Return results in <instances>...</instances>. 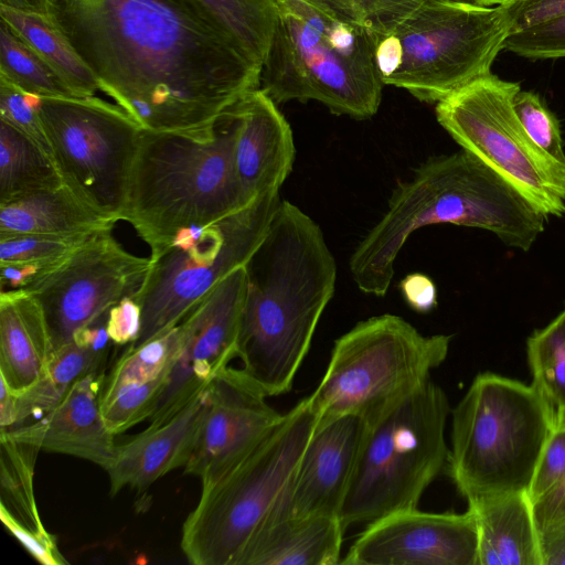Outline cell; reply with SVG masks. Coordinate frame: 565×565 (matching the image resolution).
<instances>
[{
  "instance_id": "9",
  "label": "cell",
  "mask_w": 565,
  "mask_h": 565,
  "mask_svg": "<svg viewBox=\"0 0 565 565\" xmlns=\"http://www.w3.org/2000/svg\"><path fill=\"white\" fill-rule=\"evenodd\" d=\"M451 408L430 380L372 420L340 511L344 527L418 508L448 462L446 426Z\"/></svg>"
},
{
  "instance_id": "23",
  "label": "cell",
  "mask_w": 565,
  "mask_h": 565,
  "mask_svg": "<svg viewBox=\"0 0 565 565\" xmlns=\"http://www.w3.org/2000/svg\"><path fill=\"white\" fill-rule=\"evenodd\" d=\"M478 533V565H542L540 531L527 492L468 501Z\"/></svg>"
},
{
  "instance_id": "6",
  "label": "cell",
  "mask_w": 565,
  "mask_h": 565,
  "mask_svg": "<svg viewBox=\"0 0 565 565\" xmlns=\"http://www.w3.org/2000/svg\"><path fill=\"white\" fill-rule=\"evenodd\" d=\"M555 412L531 384L477 375L451 411L449 476L467 501L529 492Z\"/></svg>"
},
{
  "instance_id": "7",
  "label": "cell",
  "mask_w": 565,
  "mask_h": 565,
  "mask_svg": "<svg viewBox=\"0 0 565 565\" xmlns=\"http://www.w3.org/2000/svg\"><path fill=\"white\" fill-rule=\"evenodd\" d=\"M318 424L305 397L214 482L183 522L180 546L193 565H236L274 513Z\"/></svg>"
},
{
  "instance_id": "5",
  "label": "cell",
  "mask_w": 565,
  "mask_h": 565,
  "mask_svg": "<svg viewBox=\"0 0 565 565\" xmlns=\"http://www.w3.org/2000/svg\"><path fill=\"white\" fill-rule=\"evenodd\" d=\"M384 83L375 34L308 0H276V22L260 88L276 103L318 102L332 114L373 117Z\"/></svg>"
},
{
  "instance_id": "38",
  "label": "cell",
  "mask_w": 565,
  "mask_h": 565,
  "mask_svg": "<svg viewBox=\"0 0 565 565\" xmlns=\"http://www.w3.org/2000/svg\"><path fill=\"white\" fill-rule=\"evenodd\" d=\"M40 102L41 96L25 92L0 75V119L26 135L52 157L39 113Z\"/></svg>"
},
{
  "instance_id": "8",
  "label": "cell",
  "mask_w": 565,
  "mask_h": 565,
  "mask_svg": "<svg viewBox=\"0 0 565 565\" xmlns=\"http://www.w3.org/2000/svg\"><path fill=\"white\" fill-rule=\"evenodd\" d=\"M511 32L501 4L425 0L391 32L375 36L384 85L437 104L491 73Z\"/></svg>"
},
{
  "instance_id": "50",
  "label": "cell",
  "mask_w": 565,
  "mask_h": 565,
  "mask_svg": "<svg viewBox=\"0 0 565 565\" xmlns=\"http://www.w3.org/2000/svg\"><path fill=\"white\" fill-rule=\"evenodd\" d=\"M455 1H463V2H472V3L481 4V3L479 2V0H455Z\"/></svg>"
},
{
  "instance_id": "14",
  "label": "cell",
  "mask_w": 565,
  "mask_h": 565,
  "mask_svg": "<svg viewBox=\"0 0 565 565\" xmlns=\"http://www.w3.org/2000/svg\"><path fill=\"white\" fill-rule=\"evenodd\" d=\"M113 227L94 232L57 267L25 289L39 302L52 353L74 341L122 298L135 296L149 269V257L129 253Z\"/></svg>"
},
{
  "instance_id": "35",
  "label": "cell",
  "mask_w": 565,
  "mask_h": 565,
  "mask_svg": "<svg viewBox=\"0 0 565 565\" xmlns=\"http://www.w3.org/2000/svg\"><path fill=\"white\" fill-rule=\"evenodd\" d=\"M93 233L25 234L1 238L0 265L32 264L51 271Z\"/></svg>"
},
{
  "instance_id": "47",
  "label": "cell",
  "mask_w": 565,
  "mask_h": 565,
  "mask_svg": "<svg viewBox=\"0 0 565 565\" xmlns=\"http://www.w3.org/2000/svg\"><path fill=\"white\" fill-rule=\"evenodd\" d=\"M0 4L22 11L55 17L57 0H0Z\"/></svg>"
},
{
  "instance_id": "44",
  "label": "cell",
  "mask_w": 565,
  "mask_h": 565,
  "mask_svg": "<svg viewBox=\"0 0 565 565\" xmlns=\"http://www.w3.org/2000/svg\"><path fill=\"white\" fill-rule=\"evenodd\" d=\"M401 289L407 303L418 312H429L437 305L436 286L426 275H408L403 279Z\"/></svg>"
},
{
  "instance_id": "2",
  "label": "cell",
  "mask_w": 565,
  "mask_h": 565,
  "mask_svg": "<svg viewBox=\"0 0 565 565\" xmlns=\"http://www.w3.org/2000/svg\"><path fill=\"white\" fill-rule=\"evenodd\" d=\"M244 267L236 358L267 397L277 396L290 391L334 294L335 259L320 226L281 200Z\"/></svg>"
},
{
  "instance_id": "31",
  "label": "cell",
  "mask_w": 565,
  "mask_h": 565,
  "mask_svg": "<svg viewBox=\"0 0 565 565\" xmlns=\"http://www.w3.org/2000/svg\"><path fill=\"white\" fill-rule=\"evenodd\" d=\"M0 75L41 97L75 96L58 74L2 20Z\"/></svg>"
},
{
  "instance_id": "41",
  "label": "cell",
  "mask_w": 565,
  "mask_h": 565,
  "mask_svg": "<svg viewBox=\"0 0 565 565\" xmlns=\"http://www.w3.org/2000/svg\"><path fill=\"white\" fill-rule=\"evenodd\" d=\"M0 519L6 529L21 543L28 553L44 565H65L67 561L58 550L55 537L47 531L36 532L22 526L2 507Z\"/></svg>"
},
{
  "instance_id": "13",
  "label": "cell",
  "mask_w": 565,
  "mask_h": 565,
  "mask_svg": "<svg viewBox=\"0 0 565 565\" xmlns=\"http://www.w3.org/2000/svg\"><path fill=\"white\" fill-rule=\"evenodd\" d=\"M39 113L63 183L88 207L122 221L142 128L99 97H41Z\"/></svg>"
},
{
  "instance_id": "4",
  "label": "cell",
  "mask_w": 565,
  "mask_h": 565,
  "mask_svg": "<svg viewBox=\"0 0 565 565\" xmlns=\"http://www.w3.org/2000/svg\"><path fill=\"white\" fill-rule=\"evenodd\" d=\"M237 128L232 104L201 129H142L122 221L150 249L184 228L213 223L245 206L234 159Z\"/></svg>"
},
{
  "instance_id": "15",
  "label": "cell",
  "mask_w": 565,
  "mask_h": 565,
  "mask_svg": "<svg viewBox=\"0 0 565 565\" xmlns=\"http://www.w3.org/2000/svg\"><path fill=\"white\" fill-rule=\"evenodd\" d=\"M245 290L243 266L217 282L178 323L179 356L149 418L151 426L185 407L236 358Z\"/></svg>"
},
{
  "instance_id": "48",
  "label": "cell",
  "mask_w": 565,
  "mask_h": 565,
  "mask_svg": "<svg viewBox=\"0 0 565 565\" xmlns=\"http://www.w3.org/2000/svg\"><path fill=\"white\" fill-rule=\"evenodd\" d=\"M508 0H479V2L482 4V6H499V4H502L504 2H507Z\"/></svg>"
},
{
  "instance_id": "28",
  "label": "cell",
  "mask_w": 565,
  "mask_h": 565,
  "mask_svg": "<svg viewBox=\"0 0 565 565\" xmlns=\"http://www.w3.org/2000/svg\"><path fill=\"white\" fill-rule=\"evenodd\" d=\"M63 184L52 157L26 135L0 119V204Z\"/></svg>"
},
{
  "instance_id": "24",
  "label": "cell",
  "mask_w": 565,
  "mask_h": 565,
  "mask_svg": "<svg viewBox=\"0 0 565 565\" xmlns=\"http://www.w3.org/2000/svg\"><path fill=\"white\" fill-rule=\"evenodd\" d=\"M52 343L42 309L26 290L0 292V375L20 395L44 374Z\"/></svg>"
},
{
  "instance_id": "40",
  "label": "cell",
  "mask_w": 565,
  "mask_h": 565,
  "mask_svg": "<svg viewBox=\"0 0 565 565\" xmlns=\"http://www.w3.org/2000/svg\"><path fill=\"white\" fill-rule=\"evenodd\" d=\"M565 479V422H555L540 457L532 479L529 497L535 502Z\"/></svg>"
},
{
  "instance_id": "18",
  "label": "cell",
  "mask_w": 565,
  "mask_h": 565,
  "mask_svg": "<svg viewBox=\"0 0 565 565\" xmlns=\"http://www.w3.org/2000/svg\"><path fill=\"white\" fill-rule=\"evenodd\" d=\"M365 430L366 420L355 414L318 423L268 521L286 516H339Z\"/></svg>"
},
{
  "instance_id": "32",
  "label": "cell",
  "mask_w": 565,
  "mask_h": 565,
  "mask_svg": "<svg viewBox=\"0 0 565 565\" xmlns=\"http://www.w3.org/2000/svg\"><path fill=\"white\" fill-rule=\"evenodd\" d=\"M532 385L555 414L565 409V332L558 317L526 341Z\"/></svg>"
},
{
  "instance_id": "27",
  "label": "cell",
  "mask_w": 565,
  "mask_h": 565,
  "mask_svg": "<svg viewBox=\"0 0 565 565\" xmlns=\"http://www.w3.org/2000/svg\"><path fill=\"white\" fill-rule=\"evenodd\" d=\"M107 354L78 339L53 352L43 376L28 391L17 395L14 424L9 429L43 417L78 380L92 372L104 371Z\"/></svg>"
},
{
  "instance_id": "33",
  "label": "cell",
  "mask_w": 565,
  "mask_h": 565,
  "mask_svg": "<svg viewBox=\"0 0 565 565\" xmlns=\"http://www.w3.org/2000/svg\"><path fill=\"white\" fill-rule=\"evenodd\" d=\"M180 351L179 326L138 345L128 347L106 376L104 391L143 383L170 374Z\"/></svg>"
},
{
  "instance_id": "46",
  "label": "cell",
  "mask_w": 565,
  "mask_h": 565,
  "mask_svg": "<svg viewBox=\"0 0 565 565\" xmlns=\"http://www.w3.org/2000/svg\"><path fill=\"white\" fill-rule=\"evenodd\" d=\"M555 422H565V409L555 414ZM539 530L565 513V479L552 491L533 502Z\"/></svg>"
},
{
  "instance_id": "16",
  "label": "cell",
  "mask_w": 565,
  "mask_h": 565,
  "mask_svg": "<svg viewBox=\"0 0 565 565\" xmlns=\"http://www.w3.org/2000/svg\"><path fill=\"white\" fill-rule=\"evenodd\" d=\"M266 399L242 369H223L207 386L184 472L198 477L203 487L244 458L282 416Z\"/></svg>"
},
{
  "instance_id": "39",
  "label": "cell",
  "mask_w": 565,
  "mask_h": 565,
  "mask_svg": "<svg viewBox=\"0 0 565 565\" xmlns=\"http://www.w3.org/2000/svg\"><path fill=\"white\" fill-rule=\"evenodd\" d=\"M503 50L532 60L565 57V14L510 33Z\"/></svg>"
},
{
  "instance_id": "26",
  "label": "cell",
  "mask_w": 565,
  "mask_h": 565,
  "mask_svg": "<svg viewBox=\"0 0 565 565\" xmlns=\"http://www.w3.org/2000/svg\"><path fill=\"white\" fill-rule=\"evenodd\" d=\"M0 20L26 42L64 81L75 96H94L98 83L55 17L0 4Z\"/></svg>"
},
{
  "instance_id": "43",
  "label": "cell",
  "mask_w": 565,
  "mask_h": 565,
  "mask_svg": "<svg viewBox=\"0 0 565 565\" xmlns=\"http://www.w3.org/2000/svg\"><path fill=\"white\" fill-rule=\"evenodd\" d=\"M141 309L132 296L122 298L107 313L106 329L116 345L132 344L139 337Z\"/></svg>"
},
{
  "instance_id": "30",
  "label": "cell",
  "mask_w": 565,
  "mask_h": 565,
  "mask_svg": "<svg viewBox=\"0 0 565 565\" xmlns=\"http://www.w3.org/2000/svg\"><path fill=\"white\" fill-rule=\"evenodd\" d=\"M237 45L263 65L276 22V0H199Z\"/></svg>"
},
{
  "instance_id": "12",
  "label": "cell",
  "mask_w": 565,
  "mask_h": 565,
  "mask_svg": "<svg viewBox=\"0 0 565 565\" xmlns=\"http://www.w3.org/2000/svg\"><path fill=\"white\" fill-rule=\"evenodd\" d=\"M520 83L490 73L436 104L439 125L461 147L521 191L542 213L565 215V167L530 139L513 99Z\"/></svg>"
},
{
  "instance_id": "36",
  "label": "cell",
  "mask_w": 565,
  "mask_h": 565,
  "mask_svg": "<svg viewBox=\"0 0 565 565\" xmlns=\"http://www.w3.org/2000/svg\"><path fill=\"white\" fill-rule=\"evenodd\" d=\"M375 36L391 32L425 0H308Z\"/></svg>"
},
{
  "instance_id": "20",
  "label": "cell",
  "mask_w": 565,
  "mask_h": 565,
  "mask_svg": "<svg viewBox=\"0 0 565 565\" xmlns=\"http://www.w3.org/2000/svg\"><path fill=\"white\" fill-rule=\"evenodd\" d=\"M277 105L260 87L234 103L238 117L234 159L245 205L279 191L292 169L294 137Z\"/></svg>"
},
{
  "instance_id": "21",
  "label": "cell",
  "mask_w": 565,
  "mask_h": 565,
  "mask_svg": "<svg viewBox=\"0 0 565 565\" xmlns=\"http://www.w3.org/2000/svg\"><path fill=\"white\" fill-rule=\"evenodd\" d=\"M206 390L167 422L149 425L128 441L117 444L115 457L106 469L111 495L126 487L143 490L185 466L205 409Z\"/></svg>"
},
{
  "instance_id": "42",
  "label": "cell",
  "mask_w": 565,
  "mask_h": 565,
  "mask_svg": "<svg viewBox=\"0 0 565 565\" xmlns=\"http://www.w3.org/2000/svg\"><path fill=\"white\" fill-rule=\"evenodd\" d=\"M501 6L510 23V33L565 14V0H508Z\"/></svg>"
},
{
  "instance_id": "10",
  "label": "cell",
  "mask_w": 565,
  "mask_h": 565,
  "mask_svg": "<svg viewBox=\"0 0 565 565\" xmlns=\"http://www.w3.org/2000/svg\"><path fill=\"white\" fill-rule=\"evenodd\" d=\"M450 341L424 335L391 313L360 321L334 341L326 372L307 396L318 423L345 414L372 420L430 380Z\"/></svg>"
},
{
  "instance_id": "11",
  "label": "cell",
  "mask_w": 565,
  "mask_h": 565,
  "mask_svg": "<svg viewBox=\"0 0 565 565\" xmlns=\"http://www.w3.org/2000/svg\"><path fill=\"white\" fill-rule=\"evenodd\" d=\"M279 191L206 225L177 233L151 249L147 275L132 296L141 309L138 347L175 327L217 282L246 265L280 203Z\"/></svg>"
},
{
  "instance_id": "1",
  "label": "cell",
  "mask_w": 565,
  "mask_h": 565,
  "mask_svg": "<svg viewBox=\"0 0 565 565\" xmlns=\"http://www.w3.org/2000/svg\"><path fill=\"white\" fill-rule=\"evenodd\" d=\"M55 19L111 97L142 129L210 126L262 65L199 0H57Z\"/></svg>"
},
{
  "instance_id": "22",
  "label": "cell",
  "mask_w": 565,
  "mask_h": 565,
  "mask_svg": "<svg viewBox=\"0 0 565 565\" xmlns=\"http://www.w3.org/2000/svg\"><path fill=\"white\" fill-rule=\"evenodd\" d=\"M345 527L339 516H286L267 521L236 565H338Z\"/></svg>"
},
{
  "instance_id": "37",
  "label": "cell",
  "mask_w": 565,
  "mask_h": 565,
  "mask_svg": "<svg viewBox=\"0 0 565 565\" xmlns=\"http://www.w3.org/2000/svg\"><path fill=\"white\" fill-rule=\"evenodd\" d=\"M515 114L533 143L555 162L565 167L561 126L541 97L520 89L513 99Z\"/></svg>"
},
{
  "instance_id": "29",
  "label": "cell",
  "mask_w": 565,
  "mask_h": 565,
  "mask_svg": "<svg viewBox=\"0 0 565 565\" xmlns=\"http://www.w3.org/2000/svg\"><path fill=\"white\" fill-rule=\"evenodd\" d=\"M0 507L22 526L46 531L34 497V467L39 449L0 429Z\"/></svg>"
},
{
  "instance_id": "49",
  "label": "cell",
  "mask_w": 565,
  "mask_h": 565,
  "mask_svg": "<svg viewBox=\"0 0 565 565\" xmlns=\"http://www.w3.org/2000/svg\"><path fill=\"white\" fill-rule=\"evenodd\" d=\"M557 317L559 318L565 332V309Z\"/></svg>"
},
{
  "instance_id": "17",
  "label": "cell",
  "mask_w": 565,
  "mask_h": 565,
  "mask_svg": "<svg viewBox=\"0 0 565 565\" xmlns=\"http://www.w3.org/2000/svg\"><path fill=\"white\" fill-rule=\"evenodd\" d=\"M343 565H478L472 512L408 509L370 524L341 558Z\"/></svg>"
},
{
  "instance_id": "25",
  "label": "cell",
  "mask_w": 565,
  "mask_h": 565,
  "mask_svg": "<svg viewBox=\"0 0 565 565\" xmlns=\"http://www.w3.org/2000/svg\"><path fill=\"white\" fill-rule=\"evenodd\" d=\"M65 184L0 204V239L25 234H75L114 227Z\"/></svg>"
},
{
  "instance_id": "45",
  "label": "cell",
  "mask_w": 565,
  "mask_h": 565,
  "mask_svg": "<svg viewBox=\"0 0 565 565\" xmlns=\"http://www.w3.org/2000/svg\"><path fill=\"white\" fill-rule=\"evenodd\" d=\"M539 531L542 565H565V513Z\"/></svg>"
},
{
  "instance_id": "34",
  "label": "cell",
  "mask_w": 565,
  "mask_h": 565,
  "mask_svg": "<svg viewBox=\"0 0 565 565\" xmlns=\"http://www.w3.org/2000/svg\"><path fill=\"white\" fill-rule=\"evenodd\" d=\"M169 375L143 383L126 384L110 391L103 390L100 409L108 429L118 435L149 419L169 382Z\"/></svg>"
},
{
  "instance_id": "3",
  "label": "cell",
  "mask_w": 565,
  "mask_h": 565,
  "mask_svg": "<svg viewBox=\"0 0 565 565\" xmlns=\"http://www.w3.org/2000/svg\"><path fill=\"white\" fill-rule=\"evenodd\" d=\"M546 220L511 182L470 152L461 149L433 157L394 189L385 213L353 250L350 273L360 290L384 296L397 255L424 226L482 228L526 252L543 233Z\"/></svg>"
},
{
  "instance_id": "19",
  "label": "cell",
  "mask_w": 565,
  "mask_h": 565,
  "mask_svg": "<svg viewBox=\"0 0 565 565\" xmlns=\"http://www.w3.org/2000/svg\"><path fill=\"white\" fill-rule=\"evenodd\" d=\"M105 379L104 371L87 374L43 417L4 430L40 451L74 456L106 470L115 457L117 444L100 409Z\"/></svg>"
}]
</instances>
